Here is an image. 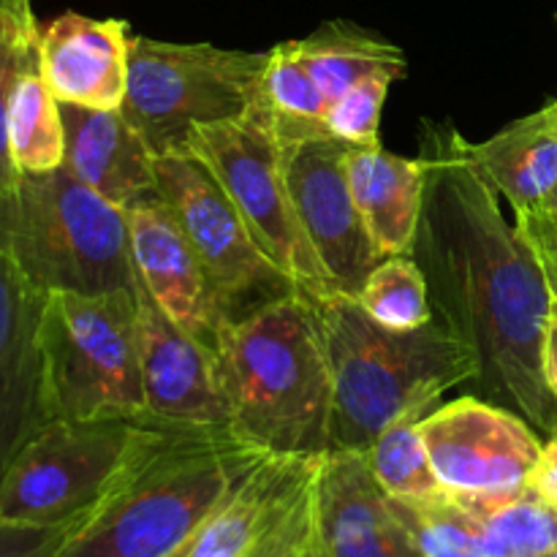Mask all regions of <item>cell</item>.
<instances>
[{
	"instance_id": "1",
	"label": "cell",
	"mask_w": 557,
	"mask_h": 557,
	"mask_svg": "<svg viewBox=\"0 0 557 557\" xmlns=\"http://www.w3.org/2000/svg\"><path fill=\"white\" fill-rule=\"evenodd\" d=\"M424 205L411 256L428 277L435 321L476 357V395L557 433V403L542 373L555 308L544 267L468 161L466 136L424 125Z\"/></svg>"
},
{
	"instance_id": "2",
	"label": "cell",
	"mask_w": 557,
	"mask_h": 557,
	"mask_svg": "<svg viewBox=\"0 0 557 557\" xmlns=\"http://www.w3.org/2000/svg\"><path fill=\"white\" fill-rule=\"evenodd\" d=\"M270 451L228 428H156L54 557H169Z\"/></svg>"
},
{
	"instance_id": "3",
	"label": "cell",
	"mask_w": 557,
	"mask_h": 557,
	"mask_svg": "<svg viewBox=\"0 0 557 557\" xmlns=\"http://www.w3.org/2000/svg\"><path fill=\"white\" fill-rule=\"evenodd\" d=\"M215 373L234 435L281 457L330 451V357L319 310L302 294L226 321L215 343Z\"/></svg>"
},
{
	"instance_id": "4",
	"label": "cell",
	"mask_w": 557,
	"mask_h": 557,
	"mask_svg": "<svg viewBox=\"0 0 557 557\" xmlns=\"http://www.w3.org/2000/svg\"><path fill=\"white\" fill-rule=\"evenodd\" d=\"M315 310L332 370L330 449L364 451L392 422L433 411L444 392L476 381V357L441 321L386 330L346 294Z\"/></svg>"
},
{
	"instance_id": "5",
	"label": "cell",
	"mask_w": 557,
	"mask_h": 557,
	"mask_svg": "<svg viewBox=\"0 0 557 557\" xmlns=\"http://www.w3.org/2000/svg\"><path fill=\"white\" fill-rule=\"evenodd\" d=\"M0 256L47 297L136 288L125 210L63 166L20 174L0 196Z\"/></svg>"
},
{
	"instance_id": "6",
	"label": "cell",
	"mask_w": 557,
	"mask_h": 557,
	"mask_svg": "<svg viewBox=\"0 0 557 557\" xmlns=\"http://www.w3.org/2000/svg\"><path fill=\"white\" fill-rule=\"evenodd\" d=\"M136 319V288L92 297L49 294L41 313L49 417L141 422L145 389Z\"/></svg>"
},
{
	"instance_id": "7",
	"label": "cell",
	"mask_w": 557,
	"mask_h": 557,
	"mask_svg": "<svg viewBox=\"0 0 557 557\" xmlns=\"http://www.w3.org/2000/svg\"><path fill=\"white\" fill-rule=\"evenodd\" d=\"M270 52L134 36L123 114L156 156L185 152L190 131L250 114Z\"/></svg>"
},
{
	"instance_id": "8",
	"label": "cell",
	"mask_w": 557,
	"mask_h": 557,
	"mask_svg": "<svg viewBox=\"0 0 557 557\" xmlns=\"http://www.w3.org/2000/svg\"><path fill=\"white\" fill-rule=\"evenodd\" d=\"M185 156L218 180L256 245L308 302L321 305L341 294L305 234L283 174L281 145L259 107L239 120L194 128Z\"/></svg>"
},
{
	"instance_id": "9",
	"label": "cell",
	"mask_w": 557,
	"mask_h": 557,
	"mask_svg": "<svg viewBox=\"0 0 557 557\" xmlns=\"http://www.w3.org/2000/svg\"><path fill=\"white\" fill-rule=\"evenodd\" d=\"M150 430L136 419H52L0 479V522L79 520L117 482Z\"/></svg>"
},
{
	"instance_id": "10",
	"label": "cell",
	"mask_w": 557,
	"mask_h": 557,
	"mask_svg": "<svg viewBox=\"0 0 557 557\" xmlns=\"http://www.w3.org/2000/svg\"><path fill=\"white\" fill-rule=\"evenodd\" d=\"M156 180L158 196L194 245L228 319L299 294L256 245L226 190L196 158L156 156Z\"/></svg>"
},
{
	"instance_id": "11",
	"label": "cell",
	"mask_w": 557,
	"mask_h": 557,
	"mask_svg": "<svg viewBox=\"0 0 557 557\" xmlns=\"http://www.w3.org/2000/svg\"><path fill=\"white\" fill-rule=\"evenodd\" d=\"M430 466L451 495H506L528 487L542 455L536 428L479 395L435 406L422 419Z\"/></svg>"
},
{
	"instance_id": "12",
	"label": "cell",
	"mask_w": 557,
	"mask_h": 557,
	"mask_svg": "<svg viewBox=\"0 0 557 557\" xmlns=\"http://www.w3.org/2000/svg\"><path fill=\"white\" fill-rule=\"evenodd\" d=\"M351 147L335 136L286 141L281 145V161L315 256L337 292L357 299L370 270L379 264V256L348 185L346 161Z\"/></svg>"
},
{
	"instance_id": "13",
	"label": "cell",
	"mask_w": 557,
	"mask_h": 557,
	"mask_svg": "<svg viewBox=\"0 0 557 557\" xmlns=\"http://www.w3.org/2000/svg\"><path fill=\"white\" fill-rule=\"evenodd\" d=\"M139 281V277H136ZM139 364L145 389L141 422L156 428L232 430V411L218 386L215 351L180 330L136 283Z\"/></svg>"
},
{
	"instance_id": "14",
	"label": "cell",
	"mask_w": 557,
	"mask_h": 557,
	"mask_svg": "<svg viewBox=\"0 0 557 557\" xmlns=\"http://www.w3.org/2000/svg\"><path fill=\"white\" fill-rule=\"evenodd\" d=\"M310 557H422L364 451L330 449L313 484Z\"/></svg>"
},
{
	"instance_id": "15",
	"label": "cell",
	"mask_w": 557,
	"mask_h": 557,
	"mask_svg": "<svg viewBox=\"0 0 557 557\" xmlns=\"http://www.w3.org/2000/svg\"><path fill=\"white\" fill-rule=\"evenodd\" d=\"M125 218L131 259L145 292L180 330L215 351L218 335L232 319L172 210L156 194L128 207Z\"/></svg>"
},
{
	"instance_id": "16",
	"label": "cell",
	"mask_w": 557,
	"mask_h": 557,
	"mask_svg": "<svg viewBox=\"0 0 557 557\" xmlns=\"http://www.w3.org/2000/svg\"><path fill=\"white\" fill-rule=\"evenodd\" d=\"M44 302L47 294L0 256V479L27 441L52 422L44 386Z\"/></svg>"
},
{
	"instance_id": "17",
	"label": "cell",
	"mask_w": 557,
	"mask_h": 557,
	"mask_svg": "<svg viewBox=\"0 0 557 557\" xmlns=\"http://www.w3.org/2000/svg\"><path fill=\"white\" fill-rule=\"evenodd\" d=\"M128 20L54 16L41 27V71L60 103L87 109H120L128 90Z\"/></svg>"
},
{
	"instance_id": "18",
	"label": "cell",
	"mask_w": 557,
	"mask_h": 557,
	"mask_svg": "<svg viewBox=\"0 0 557 557\" xmlns=\"http://www.w3.org/2000/svg\"><path fill=\"white\" fill-rule=\"evenodd\" d=\"M65 128L63 169L120 210L158 194L156 152L123 109L60 103Z\"/></svg>"
},
{
	"instance_id": "19",
	"label": "cell",
	"mask_w": 557,
	"mask_h": 557,
	"mask_svg": "<svg viewBox=\"0 0 557 557\" xmlns=\"http://www.w3.org/2000/svg\"><path fill=\"white\" fill-rule=\"evenodd\" d=\"M321 457L267 455L169 557H243L313 482Z\"/></svg>"
},
{
	"instance_id": "20",
	"label": "cell",
	"mask_w": 557,
	"mask_h": 557,
	"mask_svg": "<svg viewBox=\"0 0 557 557\" xmlns=\"http://www.w3.org/2000/svg\"><path fill=\"white\" fill-rule=\"evenodd\" d=\"M346 169L379 261L411 253L424 205L422 158L395 156L381 145H354Z\"/></svg>"
},
{
	"instance_id": "21",
	"label": "cell",
	"mask_w": 557,
	"mask_h": 557,
	"mask_svg": "<svg viewBox=\"0 0 557 557\" xmlns=\"http://www.w3.org/2000/svg\"><path fill=\"white\" fill-rule=\"evenodd\" d=\"M466 152L479 177L509 201L515 215L533 210L557 185V136L542 109L476 145L466 139Z\"/></svg>"
},
{
	"instance_id": "22",
	"label": "cell",
	"mask_w": 557,
	"mask_h": 557,
	"mask_svg": "<svg viewBox=\"0 0 557 557\" xmlns=\"http://www.w3.org/2000/svg\"><path fill=\"white\" fill-rule=\"evenodd\" d=\"M286 44L313 76L315 85L324 90L330 103L348 87L381 71L397 74L400 79L408 74V58L400 47L346 20L324 22L310 36Z\"/></svg>"
},
{
	"instance_id": "23",
	"label": "cell",
	"mask_w": 557,
	"mask_h": 557,
	"mask_svg": "<svg viewBox=\"0 0 557 557\" xmlns=\"http://www.w3.org/2000/svg\"><path fill=\"white\" fill-rule=\"evenodd\" d=\"M9 150L20 174H49L63 166V112L44 79L41 49L22 69L14 87L9 109Z\"/></svg>"
},
{
	"instance_id": "24",
	"label": "cell",
	"mask_w": 557,
	"mask_h": 557,
	"mask_svg": "<svg viewBox=\"0 0 557 557\" xmlns=\"http://www.w3.org/2000/svg\"><path fill=\"white\" fill-rule=\"evenodd\" d=\"M256 107L264 114L277 145L332 136L326 128L330 98L315 85L308 69L294 58L286 41L270 49Z\"/></svg>"
},
{
	"instance_id": "25",
	"label": "cell",
	"mask_w": 557,
	"mask_h": 557,
	"mask_svg": "<svg viewBox=\"0 0 557 557\" xmlns=\"http://www.w3.org/2000/svg\"><path fill=\"white\" fill-rule=\"evenodd\" d=\"M482 522L490 557H544L557 547V509L520 490L506 495H457Z\"/></svg>"
},
{
	"instance_id": "26",
	"label": "cell",
	"mask_w": 557,
	"mask_h": 557,
	"mask_svg": "<svg viewBox=\"0 0 557 557\" xmlns=\"http://www.w3.org/2000/svg\"><path fill=\"white\" fill-rule=\"evenodd\" d=\"M430 411L406 413L364 449L379 487L400 504H430L446 495L430 466L428 444L422 435V419Z\"/></svg>"
},
{
	"instance_id": "27",
	"label": "cell",
	"mask_w": 557,
	"mask_h": 557,
	"mask_svg": "<svg viewBox=\"0 0 557 557\" xmlns=\"http://www.w3.org/2000/svg\"><path fill=\"white\" fill-rule=\"evenodd\" d=\"M357 302L386 330L411 332L435 321L428 277L411 253L381 259L359 288Z\"/></svg>"
},
{
	"instance_id": "28",
	"label": "cell",
	"mask_w": 557,
	"mask_h": 557,
	"mask_svg": "<svg viewBox=\"0 0 557 557\" xmlns=\"http://www.w3.org/2000/svg\"><path fill=\"white\" fill-rule=\"evenodd\" d=\"M41 25L33 0H0V196L20 180L9 150V109L22 69L38 54Z\"/></svg>"
},
{
	"instance_id": "29",
	"label": "cell",
	"mask_w": 557,
	"mask_h": 557,
	"mask_svg": "<svg viewBox=\"0 0 557 557\" xmlns=\"http://www.w3.org/2000/svg\"><path fill=\"white\" fill-rule=\"evenodd\" d=\"M395 504L422 557H490L482 522L457 495L446 493L430 504Z\"/></svg>"
},
{
	"instance_id": "30",
	"label": "cell",
	"mask_w": 557,
	"mask_h": 557,
	"mask_svg": "<svg viewBox=\"0 0 557 557\" xmlns=\"http://www.w3.org/2000/svg\"><path fill=\"white\" fill-rule=\"evenodd\" d=\"M400 79L397 74L381 71V74L368 76L348 87L341 98L330 103L326 109V128L335 139L348 141V145H381L379 125L384 101L389 96V87Z\"/></svg>"
},
{
	"instance_id": "31",
	"label": "cell",
	"mask_w": 557,
	"mask_h": 557,
	"mask_svg": "<svg viewBox=\"0 0 557 557\" xmlns=\"http://www.w3.org/2000/svg\"><path fill=\"white\" fill-rule=\"evenodd\" d=\"M313 484L315 476L243 557H299L310 547V536H313Z\"/></svg>"
},
{
	"instance_id": "32",
	"label": "cell",
	"mask_w": 557,
	"mask_h": 557,
	"mask_svg": "<svg viewBox=\"0 0 557 557\" xmlns=\"http://www.w3.org/2000/svg\"><path fill=\"white\" fill-rule=\"evenodd\" d=\"M79 520L63 522V525L0 522V557H54Z\"/></svg>"
},
{
	"instance_id": "33",
	"label": "cell",
	"mask_w": 557,
	"mask_h": 557,
	"mask_svg": "<svg viewBox=\"0 0 557 557\" xmlns=\"http://www.w3.org/2000/svg\"><path fill=\"white\" fill-rule=\"evenodd\" d=\"M515 226L533 253L557 250V185L533 210L515 215Z\"/></svg>"
},
{
	"instance_id": "34",
	"label": "cell",
	"mask_w": 557,
	"mask_h": 557,
	"mask_svg": "<svg viewBox=\"0 0 557 557\" xmlns=\"http://www.w3.org/2000/svg\"><path fill=\"white\" fill-rule=\"evenodd\" d=\"M528 493L557 509V433L547 435V441L542 444V455L528 479Z\"/></svg>"
},
{
	"instance_id": "35",
	"label": "cell",
	"mask_w": 557,
	"mask_h": 557,
	"mask_svg": "<svg viewBox=\"0 0 557 557\" xmlns=\"http://www.w3.org/2000/svg\"><path fill=\"white\" fill-rule=\"evenodd\" d=\"M542 373L547 392L557 403V302L549 313L547 330H544V343H542Z\"/></svg>"
},
{
	"instance_id": "36",
	"label": "cell",
	"mask_w": 557,
	"mask_h": 557,
	"mask_svg": "<svg viewBox=\"0 0 557 557\" xmlns=\"http://www.w3.org/2000/svg\"><path fill=\"white\" fill-rule=\"evenodd\" d=\"M539 261L544 267V275H547L549 288H553V297L557 302V250H547V253H536Z\"/></svg>"
},
{
	"instance_id": "37",
	"label": "cell",
	"mask_w": 557,
	"mask_h": 557,
	"mask_svg": "<svg viewBox=\"0 0 557 557\" xmlns=\"http://www.w3.org/2000/svg\"><path fill=\"white\" fill-rule=\"evenodd\" d=\"M542 112H544V117H547V123H549V128H553V134L557 136V98H553V101H549L547 107H542Z\"/></svg>"
},
{
	"instance_id": "38",
	"label": "cell",
	"mask_w": 557,
	"mask_h": 557,
	"mask_svg": "<svg viewBox=\"0 0 557 557\" xmlns=\"http://www.w3.org/2000/svg\"><path fill=\"white\" fill-rule=\"evenodd\" d=\"M544 557H557V547L553 549V553H547V555H544Z\"/></svg>"
},
{
	"instance_id": "39",
	"label": "cell",
	"mask_w": 557,
	"mask_h": 557,
	"mask_svg": "<svg viewBox=\"0 0 557 557\" xmlns=\"http://www.w3.org/2000/svg\"><path fill=\"white\" fill-rule=\"evenodd\" d=\"M299 557H310V547H308V549H305V553H302V555H299Z\"/></svg>"
}]
</instances>
